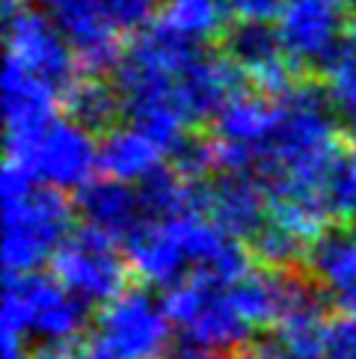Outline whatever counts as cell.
<instances>
[{"label":"cell","mask_w":356,"mask_h":359,"mask_svg":"<svg viewBox=\"0 0 356 359\" xmlns=\"http://www.w3.org/2000/svg\"><path fill=\"white\" fill-rule=\"evenodd\" d=\"M113 72L122 116L146 128L170 155L182 149L190 128L217 116L240 81L228 57L182 42L160 27L125 48Z\"/></svg>","instance_id":"1"},{"label":"cell","mask_w":356,"mask_h":359,"mask_svg":"<svg viewBox=\"0 0 356 359\" xmlns=\"http://www.w3.org/2000/svg\"><path fill=\"white\" fill-rule=\"evenodd\" d=\"M338 158V122L329 95L303 83L273 95V125L252 170L264 182L267 196L309 199L327 211L324 182Z\"/></svg>","instance_id":"2"},{"label":"cell","mask_w":356,"mask_h":359,"mask_svg":"<svg viewBox=\"0 0 356 359\" xmlns=\"http://www.w3.org/2000/svg\"><path fill=\"white\" fill-rule=\"evenodd\" d=\"M0 199H4L6 273L42 271L71 238V223L78 208H71L62 190L33 182L9 163L0 175Z\"/></svg>","instance_id":"3"},{"label":"cell","mask_w":356,"mask_h":359,"mask_svg":"<svg viewBox=\"0 0 356 359\" xmlns=\"http://www.w3.org/2000/svg\"><path fill=\"white\" fill-rule=\"evenodd\" d=\"M6 163L45 187L78 194L101 170V143L81 119L48 116L21 131L6 134Z\"/></svg>","instance_id":"4"},{"label":"cell","mask_w":356,"mask_h":359,"mask_svg":"<svg viewBox=\"0 0 356 359\" xmlns=\"http://www.w3.org/2000/svg\"><path fill=\"white\" fill-rule=\"evenodd\" d=\"M89 324V306L57 276L6 273L0 332H12L45 351H69Z\"/></svg>","instance_id":"5"},{"label":"cell","mask_w":356,"mask_h":359,"mask_svg":"<svg viewBox=\"0 0 356 359\" xmlns=\"http://www.w3.org/2000/svg\"><path fill=\"white\" fill-rule=\"evenodd\" d=\"M172 336L167 300L149 288H125L101 306L81 359H170Z\"/></svg>","instance_id":"6"},{"label":"cell","mask_w":356,"mask_h":359,"mask_svg":"<svg viewBox=\"0 0 356 359\" xmlns=\"http://www.w3.org/2000/svg\"><path fill=\"white\" fill-rule=\"evenodd\" d=\"M167 312L175 332L211 351H238L252 339V327L235 297V282L217 276H187L167 288Z\"/></svg>","instance_id":"7"},{"label":"cell","mask_w":356,"mask_h":359,"mask_svg":"<svg viewBox=\"0 0 356 359\" xmlns=\"http://www.w3.org/2000/svg\"><path fill=\"white\" fill-rule=\"evenodd\" d=\"M6 69L54 86L62 98L78 81V54L50 12L15 6L6 15Z\"/></svg>","instance_id":"8"},{"label":"cell","mask_w":356,"mask_h":359,"mask_svg":"<svg viewBox=\"0 0 356 359\" xmlns=\"http://www.w3.org/2000/svg\"><path fill=\"white\" fill-rule=\"evenodd\" d=\"M50 264L54 276L86 306H104L128 288V255L119 252L116 241L95 229L71 232Z\"/></svg>","instance_id":"9"},{"label":"cell","mask_w":356,"mask_h":359,"mask_svg":"<svg viewBox=\"0 0 356 359\" xmlns=\"http://www.w3.org/2000/svg\"><path fill=\"white\" fill-rule=\"evenodd\" d=\"M273 125V95L261 89H235L232 98L214 116V149L220 155L223 170H247L252 172L259 163V155L267 143Z\"/></svg>","instance_id":"10"},{"label":"cell","mask_w":356,"mask_h":359,"mask_svg":"<svg viewBox=\"0 0 356 359\" xmlns=\"http://www.w3.org/2000/svg\"><path fill=\"white\" fill-rule=\"evenodd\" d=\"M350 24H345V6L329 0H288L276 18L279 39L285 45L294 69H327Z\"/></svg>","instance_id":"11"},{"label":"cell","mask_w":356,"mask_h":359,"mask_svg":"<svg viewBox=\"0 0 356 359\" xmlns=\"http://www.w3.org/2000/svg\"><path fill=\"white\" fill-rule=\"evenodd\" d=\"M226 57L252 89L279 95L294 86V62L288 60L279 39L276 24L271 21H238L226 30Z\"/></svg>","instance_id":"12"},{"label":"cell","mask_w":356,"mask_h":359,"mask_svg":"<svg viewBox=\"0 0 356 359\" xmlns=\"http://www.w3.org/2000/svg\"><path fill=\"white\" fill-rule=\"evenodd\" d=\"M202 211L214 223H220L228 235L240 241H252L271 211V196L256 172L247 170H223L202 184Z\"/></svg>","instance_id":"13"},{"label":"cell","mask_w":356,"mask_h":359,"mask_svg":"<svg viewBox=\"0 0 356 359\" xmlns=\"http://www.w3.org/2000/svg\"><path fill=\"white\" fill-rule=\"evenodd\" d=\"M78 217L86 223V229H95L116 243H125L146 223V208L137 184L104 175L93 178L78 190Z\"/></svg>","instance_id":"14"},{"label":"cell","mask_w":356,"mask_h":359,"mask_svg":"<svg viewBox=\"0 0 356 359\" xmlns=\"http://www.w3.org/2000/svg\"><path fill=\"white\" fill-rule=\"evenodd\" d=\"M309 276L333 309L356 315V229H327L309 250Z\"/></svg>","instance_id":"15"},{"label":"cell","mask_w":356,"mask_h":359,"mask_svg":"<svg viewBox=\"0 0 356 359\" xmlns=\"http://www.w3.org/2000/svg\"><path fill=\"white\" fill-rule=\"evenodd\" d=\"M167 158V146L134 122L110 128L101 140V172L107 178H116V182H146V178L163 170Z\"/></svg>","instance_id":"16"},{"label":"cell","mask_w":356,"mask_h":359,"mask_svg":"<svg viewBox=\"0 0 356 359\" xmlns=\"http://www.w3.org/2000/svg\"><path fill=\"white\" fill-rule=\"evenodd\" d=\"M228 0H163L158 27L190 45H208L228 30Z\"/></svg>","instance_id":"17"},{"label":"cell","mask_w":356,"mask_h":359,"mask_svg":"<svg viewBox=\"0 0 356 359\" xmlns=\"http://www.w3.org/2000/svg\"><path fill=\"white\" fill-rule=\"evenodd\" d=\"M66 104H69V113L74 119H81L83 125L95 128H107L116 113H122L119 107V95L113 86H104L95 74H86V78H78L74 86L69 89L66 95Z\"/></svg>","instance_id":"18"},{"label":"cell","mask_w":356,"mask_h":359,"mask_svg":"<svg viewBox=\"0 0 356 359\" xmlns=\"http://www.w3.org/2000/svg\"><path fill=\"white\" fill-rule=\"evenodd\" d=\"M327 95L345 116H356V24H350L333 60L327 62Z\"/></svg>","instance_id":"19"},{"label":"cell","mask_w":356,"mask_h":359,"mask_svg":"<svg viewBox=\"0 0 356 359\" xmlns=\"http://www.w3.org/2000/svg\"><path fill=\"white\" fill-rule=\"evenodd\" d=\"M252 250H256L261 264L267 267H294L300 259H309L312 243L303 241L285 226L264 220V226L252 235Z\"/></svg>","instance_id":"20"},{"label":"cell","mask_w":356,"mask_h":359,"mask_svg":"<svg viewBox=\"0 0 356 359\" xmlns=\"http://www.w3.org/2000/svg\"><path fill=\"white\" fill-rule=\"evenodd\" d=\"M324 202L333 220L356 217V158L341 155L324 182Z\"/></svg>","instance_id":"21"},{"label":"cell","mask_w":356,"mask_h":359,"mask_svg":"<svg viewBox=\"0 0 356 359\" xmlns=\"http://www.w3.org/2000/svg\"><path fill=\"white\" fill-rule=\"evenodd\" d=\"M160 4L163 0H95L104 21L122 36L139 33L146 24H151V18H158Z\"/></svg>","instance_id":"22"},{"label":"cell","mask_w":356,"mask_h":359,"mask_svg":"<svg viewBox=\"0 0 356 359\" xmlns=\"http://www.w3.org/2000/svg\"><path fill=\"white\" fill-rule=\"evenodd\" d=\"M324 356L327 359H356V315H345L324 324Z\"/></svg>","instance_id":"23"},{"label":"cell","mask_w":356,"mask_h":359,"mask_svg":"<svg viewBox=\"0 0 356 359\" xmlns=\"http://www.w3.org/2000/svg\"><path fill=\"white\" fill-rule=\"evenodd\" d=\"M288 0H228V9L238 21H273Z\"/></svg>","instance_id":"24"},{"label":"cell","mask_w":356,"mask_h":359,"mask_svg":"<svg viewBox=\"0 0 356 359\" xmlns=\"http://www.w3.org/2000/svg\"><path fill=\"white\" fill-rule=\"evenodd\" d=\"M172 359H235V356H228V351H211V348H193L190 344L187 351L182 353H175Z\"/></svg>","instance_id":"25"},{"label":"cell","mask_w":356,"mask_h":359,"mask_svg":"<svg viewBox=\"0 0 356 359\" xmlns=\"http://www.w3.org/2000/svg\"><path fill=\"white\" fill-rule=\"evenodd\" d=\"M348 143L353 149V158H356V116L348 119Z\"/></svg>","instance_id":"26"},{"label":"cell","mask_w":356,"mask_h":359,"mask_svg":"<svg viewBox=\"0 0 356 359\" xmlns=\"http://www.w3.org/2000/svg\"><path fill=\"white\" fill-rule=\"evenodd\" d=\"M39 359H69V356H66V351H45Z\"/></svg>","instance_id":"27"},{"label":"cell","mask_w":356,"mask_h":359,"mask_svg":"<svg viewBox=\"0 0 356 359\" xmlns=\"http://www.w3.org/2000/svg\"><path fill=\"white\" fill-rule=\"evenodd\" d=\"M6 9H15V6H24V0H4Z\"/></svg>","instance_id":"28"},{"label":"cell","mask_w":356,"mask_h":359,"mask_svg":"<svg viewBox=\"0 0 356 359\" xmlns=\"http://www.w3.org/2000/svg\"><path fill=\"white\" fill-rule=\"evenodd\" d=\"M329 4H338V6H345V4H348V0H329Z\"/></svg>","instance_id":"29"}]
</instances>
